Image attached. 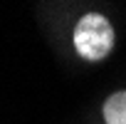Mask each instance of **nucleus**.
<instances>
[{
	"instance_id": "f257e3e1",
	"label": "nucleus",
	"mask_w": 126,
	"mask_h": 124,
	"mask_svg": "<svg viewBox=\"0 0 126 124\" xmlns=\"http://www.w3.org/2000/svg\"><path fill=\"white\" fill-rule=\"evenodd\" d=\"M111 45H114V30H111V22L104 15L89 13L77 22L74 47L82 57L101 60V57H106L111 52Z\"/></svg>"
},
{
	"instance_id": "f03ea898",
	"label": "nucleus",
	"mask_w": 126,
	"mask_h": 124,
	"mask_svg": "<svg viewBox=\"0 0 126 124\" xmlns=\"http://www.w3.org/2000/svg\"><path fill=\"white\" fill-rule=\"evenodd\" d=\"M104 119L106 124H126V92L114 94L104 104Z\"/></svg>"
}]
</instances>
